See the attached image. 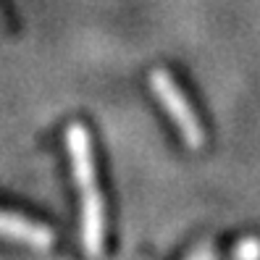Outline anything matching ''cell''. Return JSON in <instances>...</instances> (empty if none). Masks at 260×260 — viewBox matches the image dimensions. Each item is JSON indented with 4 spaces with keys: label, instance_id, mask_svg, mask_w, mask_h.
Masks as SVG:
<instances>
[{
    "label": "cell",
    "instance_id": "obj_1",
    "mask_svg": "<svg viewBox=\"0 0 260 260\" xmlns=\"http://www.w3.org/2000/svg\"><path fill=\"white\" fill-rule=\"evenodd\" d=\"M66 150L71 158V174L82 192V218H84V239L89 247H98L103 237V200L98 192V174L92 158V140L84 124L74 121L66 129Z\"/></svg>",
    "mask_w": 260,
    "mask_h": 260
},
{
    "label": "cell",
    "instance_id": "obj_2",
    "mask_svg": "<svg viewBox=\"0 0 260 260\" xmlns=\"http://www.w3.org/2000/svg\"><path fill=\"white\" fill-rule=\"evenodd\" d=\"M147 82H150L152 95L158 98V103L163 105V111L168 113V118L174 121L176 132L181 134V140L187 142V147L189 150H200L205 145V129L200 124V118H197L192 103L187 100L184 89H181L174 76L168 71H163V69H152L150 76H147Z\"/></svg>",
    "mask_w": 260,
    "mask_h": 260
},
{
    "label": "cell",
    "instance_id": "obj_3",
    "mask_svg": "<svg viewBox=\"0 0 260 260\" xmlns=\"http://www.w3.org/2000/svg\"><path fill=\"white\" fill-rule=\"evenodd\" d=\"M0 234L26 239V242H35V244H48L50 242V232L45 226L32 223L21 216H11V213H0Z\"/></svg>",
    "mask_w": 260,
    "mask_h": 260
}]
</instances>
